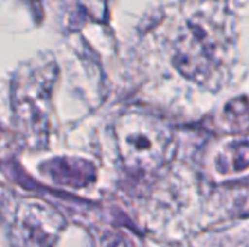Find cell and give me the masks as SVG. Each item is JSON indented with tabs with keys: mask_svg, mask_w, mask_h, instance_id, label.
<instances>
[{
	"mask_svg": "<svg viewBox=\"0 0 249 247\" xmlns=\"http://www.w3.org/2000/svg\"><path fill=\"white\" fill-rule=\"evenodd\" d=\"M98 247H125V243L123 242V237L114 233H108L99 239Z\"/></svg>",
	"mask_w": 249,
	"mask_h": 247,
	"instance_id": "277c9868",
	"label": "cell"
},
{
	"mask_svg": "<svg viewBox=\"0 0 249 247\" xmlns=\"http://www.w3.org/2000/svg\"><path fill=\"white\" fill-rule=\"evenodd\" d=\"M212 36L207 25L193 22L179 39L175 63L188 77L204 80L217 67L216 60L220 42Z\"/></svg>",
	"mask_w": 249,
	"mask_h": 247,
	"instance_id": "7a4b0ae2",
	"label": "cell"
},
{
	"mask_svg": "<svg viewBox=\"0 0 249 247\" xmlns=\"http://www.w3.org/2000/svg\"><path fill=\"white\" fill-rule=\"evenodd\" d=\"M118 143L125 163L146 170L160 166L169 144L168 128L146 114L130 112L117 127Z\"/></svg>",
	"mask_w": 249,
	"mask_h": 247,
	"instance_id": "6da1fadb",
	"label": "cell"
},
{
	"mask_svg": "<svg viewBox=\"0 0 249 247\" xmlns=\"http://www.w3.org/2000/svg\"><path fill=\"white\" fill-rule=\"evenodd\" d=\"M53 210L42 204H25L15 220L13 231L18 247H51L61 221Z\"/></svg>",
	"mask_w": 249,
	"mask_h": 247,
	"instance_id": "3957f363",
	"label": "cell"
}]
</instances>
